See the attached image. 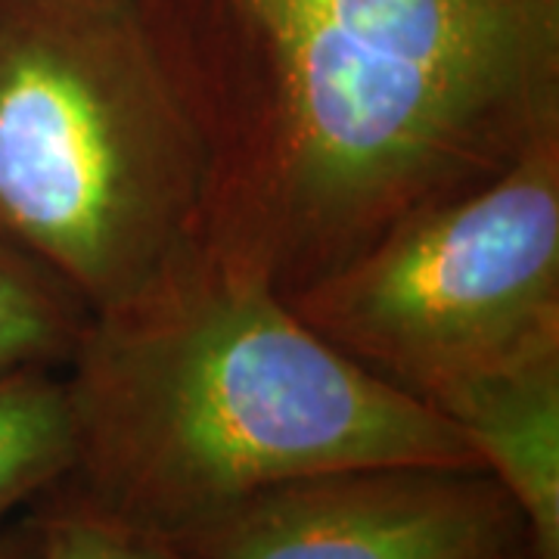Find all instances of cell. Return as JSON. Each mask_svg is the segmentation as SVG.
I'll return each instance as SVG.
<instances>
[{"instance_id": "cell-1", "label": "cell", "mask_w": 559, "mask_h": 559, "mask_svg": "<svg viewBox=\"0 0 559 559\" xmlns=\"http://www.w3.org/2000/svg\"><path fill=\"white\" fill-rule=\"evenodd\" d=\"M202 240L296 296L559 134V0H140Z\"/></svg>"}, {"instance_id": "cell-2", "label": "cell", "mask_w": 559, "mask_h": 559, "mask_svg": "<svg viewBox=\"0 0 559 559\" xmlns=\"http://www.w3.org/2000/svg\"><path fill=\"white\" fill-rule=\"evenodd\" d=\"M62 382L72 466L60 488L168 544L314 473L485 469L457 426L345 358L259 267L209 240L94 314Z\"/></svg>"}, {"instance_id": "cell-3", "label": "cell", "mask_w": 559, "mask_h": 559, "mask_svg": "<svg viewBox=\"0 0 559 559\" xmlns=\"http://www.w3.org/2000/svg\"><path fill=\"white\" fill-rule=\"evenodd\" d=\"M202 224L200 138L140 0H0V242L100 314Z\"/></svg>"}, {"instance_id": "cell-4", "label": "cell", "mask_w": 559, "mask_h": 559, "mask_svg": "<svg viewBox=\"0 0 559 559\" xmlns=\"http://www.w3.org/2000/svg\"><path fill=\"white\" fill-rule=\"evenodd\" d=\"M286 299L429 411L481 377L559 355V134Z\"/></svg>"}, {"instance_id": "cell-5", "label": "cell", "mask_w": 559, "mask_h": 559, "mask_svg": "<svg viewBox=\"0 0 559 559\" xmlns=\"http://www.w3.org/2000/svg\"><path fill=\"white\" fill-rule=\"evenodd\" d=\"M525 540L488 469L382 463L271 485L175 547L197 559H498Z\"/></svg>"}, {"instance_id": "cell-6", "label": "cell", "mask_w": 559, "mask_h": 559, "mask_svg": "<svg viewBox=\"0 0 559 559\" xmlns=\"http://www.w3.org/2000/svg\"><path fill=\"white\" fill-rule=\"evenodd\" d=\"M520 507L540 559H559V355L525 360L436 407Z\"/></svg>"}, {"instance_id": "cell-7", "label": "cell", "mask_w": 559, "mask_h": 559, "mask_svg": "<svg viewBox=\"0 0 559 559\" xmlns=\"http://www.w3.org/2000/svg\"><path fill=\"white\" fill-rule=\"evenodd\" d=\"M72 466L62 370L0 377V525L28 510Z\"/></svg>"}, {"instance_id": "cell-8", "label": "cell", "mask_w": 559, "mask_h": 559, "mask_svg": "<svg viewBox=\"0 0 559 559\" xmlns=\"http://www.w3.org/2000/svg\"><path fill=\"white\" fill-rule=\"evenodd\" d=\"M91 318V308L50 267L0 242V377L62 370Z\"/></svg>"}, {"instance_id": "cell-9", "label": "cell", "mask_w": 559, "mask_h": 559, "mask_svg": "<svg viewBox=\"0 0 559 559\" xmlns=\"http://www.w3.org/2000/svg\"><path fill=\"white\" fill-rule=\"evenodd\" d=\"M40 528L38 559H197L162 538L131 532L53 485L32 503Z\"/></svg>"}, {"instance_id": "cell-10", "label": "cell", "mask_w": 559, "mask_h": 559, "mask_svg": "<svg viewBox=\"0 0 559 559\" xmlns=\"http://www.w3.org/2000/svg\"><path fill=\"white\" fill-rule=\"evenodd\" d=\"M40 528L35 510H22L20 516L0 525V559H38Z\"/></svg>"}, {"instance_id": "cell-11", "label": "cell", "mask_w": 559, "mask_h": 559, "mask_svg": "<svg viewBox=\"0 0 559 559\" xmlns=\"http://www.w3.org/2000/svg\"><path fill=\"white\" fill-rule=\"evenodd\" d=\"M498 559H540L538 554H535V547H532V540H525V544H520V547H513V550H507L503 557Z\"/></svg>"}]
</instances>
